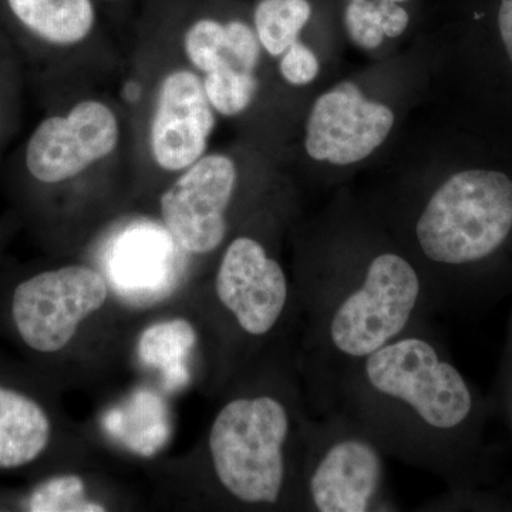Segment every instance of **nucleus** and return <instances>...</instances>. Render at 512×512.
I'll list each match as a JSON object with an SVG mask.
<instances>
[{
	"label": "nucleus",
	"instance_id": "nucleus-1",
	"mask_svg": "<svg viewBox=\"0 0 512 512\" xmlns=\"http://www.w3.org/2000/svg\"><path fill=\"white\" fill-rule=\"evenodd\" d=\"M328 410L356 420L387 457L440 478L451 501L476 498L490 478L493 404L458 369L430 320L346 370Z\"/></svg>",
	"mask_w": 512,
	"mask_h": 512
},
{
	"label": "nucleus",
	"instance_id": "nucleus-2",
	"mask_svg": "<svg viewBox=\"0 0 512 512\" xmlns=\"http://www.w3.org/2000/svg\"><path fill=\"white\" fill-rule=\"evenodd\" d=\"M306 402L322 414L333 383L350 367L433 315L423 276L399 251L306 265L295 281Z\"/></svg>",
	"mask_w": 512,
	"mask_h": 512
},
{
	"label": "nucleus",
	"instance_id": "nucleus-3",
	"mask_svg": "<svg viewBox=\"0 0 512 512\" xmlns=\"http://www.w3.org/2000/svg\"><path fill=\"white\" fill-rule=\"evenodd\" d=\"M434 312H477L512 295V170H458L424 202L413 225Z\"/></svg>",
	"mask_w": 512,
	"mask_h": 512
},
{
	"label": "nucleus",
	"instance_id": "nucleus-4",
	"mask_svg": "<svg viewBox=\"0 0 512 512\" xmlns=\"http://www.w3.org/2000/svg\"><path fill=\"white\" fill-rule=\"evenodd\" d=\"M306 404L299 369L284 386L242 390L222 404L208 433V457L229 501L303 511Z\"/></svg>",
	"mask_w": 512,
	"mask_h": 512
},
{
	"label": "nucleus",
	"instance_id": "nucleus-5",
	"mask_svg": "<svg viewBox=\"0 0 512 512\" xmlns=\"http://www.w3.org/2000/svg\"><path fill=\"white\" fill-rule=\"evenodd\" d=\"M386 453L356 420L328 410L306 423L303 511H396L387 488Z\"/></svg>",
	"mask_w": 512,
	"mask_h": 512
},
{
	"label": "nucleus",
	"instance_id": "nucleus-6",
	"mask_svg": "<svg viewBox=\"0 0 512 512\" xmlns=\"http://www.w3.org/2000/svg\"><path fill=\"white\" fill-rule=\"evenodd\" d=\"M214 292L222 312L245 340L264 342L289 320L298 322L295 285L264 242L251 235H238L225 247Z\"/></svg>",
	"mask_w": 512,
	"mask_h": 512
},
{
	"label": "nucleus",
	"instance_id": "nucleus-7",
	"mask_svg": "<svg viewBox=\"0 0 512 512\" xmlns=\"http://www.w3.org/2000/svg\"><path fill=\"white\" fill-rule=\"evenodd\" d=\"M121 141L117 111L100 99H84L47 114L20 154V170L37 188L70 183L116 153Z\"/></svg>",
	"mask_w": 512,
	"mask_h": 512
},
{
	"label": "nucleus",
	"instance_id": "nucleus-8",
	"mask_svg": "<svg viewBox=\"0 0 512 512\" xmlns=\"http://www.w3.org/2000/svg\"><path fill=\"white\" fill-rule=\"evenodd\" d=\"M107 298L109 285L97 269L64 265L20 282L10 311L25 345L52 355L72 343L80 325L100 311Z\"/></svg>",
	"mask_w": 512,
	"mask_h": 512
},
{
	"label": "nucleus",
	"instance_id": "nucleus-9",
	"mask_svg": "<svg viewBox=\"0 0 512 512\" xmlns=\"http://www.w3.org/2000/svg\"><path fill=\"white\" fill-rule=\"evenodd\" d=\"M237 184V165L220 153H207L178 173L160 197L161 221L178 247L200 256L222 247Z\"/></svg>",
	"mask_w": 512,
	"mask_h": 512
},
{
	"label": "nucleus",
	"instance_id": "nucleus-10",
	"mask_svg": "<svg viewBox=\"0 0 512 512\" xmlns=\"http://www.w3.org/2000/svg\"><path fill=\"white\" fill-rule=\"evenodd\" d=\"M217 113L205 96L201 74L178 67L161 77L148 120L147 144L153 163L178 174L207 154Z\"/></svg>",
	"mask_w": 512,
	"mask_h": 512
},
{
	"label": "nucleus",
	"instance_id": "nucleus-11",
	"mask_svg": "<svg viewBox=\"0 0 512 512\" xmlns=\"http://www.w3.org/2000/svg\"><path fill=\"white\" fill-rule=\"evenodd\" d=\"M393 124L386 104L367 100L355 83L343 82L313 104L305 150L313 160L333 165L359 163L382 146Z\"/></svg>",
	"mask_w": 512,
	"mask_h": 512
},
{
	"label": "nucleus",
	"instance_id": "nucleus-12",
	"mask_svg": "<svg viewBox=\"0 0 512 512\" xmlns=\"http://www.w3.org/2000/svg\"><path fill=\"white\" fill-rule=\"evenodd\" d=\"M6 22L29 62L83 45L97 25L94 0H2Z\"/></svg>",
	"mask_w": 512,
	"mask_h": 512
},
{
	"label": "nucleus",
	"instance_id": "nucleus-13",
	"mask_svg": "<svg viewBox=\"0 0 512 512\" xmlns=\"http://www.w3.org/2000/svg\"><path fill=\"white\" fill-rule=\"evenodd\" d=\"M50 440L52 421L40 403L0 384V470L35 463Z\"/></svg>",
	"mask_w": 512,
	"mask_h": 512
},
{
	"label": "nucleus",
	"instance_id": "nucleus-14",
	"mask_svg": "<svg viewBox=\"0 0 512 512\" xmlns=\"http://www.w3.org/2000/svg\"><path fill=\"white\" fill-rule=\"evenodd\" d=\"M311 15L308 0H261L254 12V30L262 50L274 57L284 55Z\"/></svg>",
	"mask_w": 512,
	"mask_h": 512
},
{
	"label": "nucleus",
	"instance_id": "nucleus-15",
	"mask_svg": "<svg viewBox=\"0 0 512 512\" xmlns=\"http://www.w3.org/2000/svg\"><path fill=\"white\" fill-rule=\"evenodd\" d=\"M202 77L205 96L215 113L237 117L249 109L258 92L255 73L247 72L229 62L227 57Z\"/></svg>",
	"mask_w": 512,
	"mask_h": 512
},
{
	"label": "nucleus",
	"instance_id": "nucleus-16",
	"mask_svg": "<svg viewBox=\"0 0 512 512\" xmlns=\"http://www.w3.org/2000/svg\"><path fill=\"white\" fill-rule=\"evenodd\" d=\"M195 343L197 332L188 320H164L144 330L138 342V355L147 365L170 372L181 366Z\"/></svg>",
	"mask_w": 512,
	"mask_h": 512
},
{
	"label": "nucleus",
	"instance_id": "nucleus-17",
	"mask_svg": "<svg viewBox=\"0 0 512 512\" xmlns=\"http://www.w3.org/2000/svg\"><path fill=\"white\" fill-rule=\"evenodd\" d=\"M30 512H103L104 504L87 498L86 483L77 474H62L37 484L25 501Z\"/></svg>",
	"mask_w": 512,
	"mask_h": 512
},
{
	"label": "nucleus",
	"instance_id": "nucleus-18",
	"mask_svg": "<svg viewBox=\"0 0 512 512\" xmlns=\"http://www.w3.org/2000/svg\"><path fill=\"white\" fill-rule=\"evenodd\" d=\"M181 47L192 70L201 76L210 73L227 57V23L208 16L192 20L181 37Z\"/></svg>",
	"mask_w": 512,
	"mask_h": 512
},
{
	"label": "nucleus",
	"instance_id": "nucleus-19",
	"mask_svg": "<svg viewBox=\"0 0 512 512\" xmlns=\"http://www.w3.org/2000/svg\"><path fill=\"white\" fill-rule=\"evenodd\" d=\"M15 50L0 35V148L15 126L18 114L19 80Z\"/></svg>",
	"mask_w": 512,
	"mask_h": 512
},
{
	"label": "nucleus",
	"instance_id": "nucleus-20",
	"mask_svg": "<svg viewBox=\"0 0 512 512\" xmlns=\"http://www.w3.org/2000/svg\"><path fill=\"white\" fill-rule=\"evenodd\" d=\"M345 25L350 39L362 49L372 50L382 45L384 33L376 2L352 0L346 8Z\"/></svg>",
	"mask_w": 512,
	"mask_h": 512
},
{
	"label": "nucleus",
	"instance_id": "nucleus-21",
	"mask_svg": "<svg viewBox=\"0 0 512 512\" xmlns=\"http://www.w3.org/2000/svg\"><path fill=\"white\" fill-rule=\"evenodd\" d=\"M262 46L255 30L242 20L227 22V59L235 66L255 73L261 62Z\"/></svg>",
	"mask_w": 512,
	"mask_h": 512
},
{
	"label": "nucleus",
	"instance_id": "nucleus-22",
	"mask_svg": "<svg viewBox=\"0 0 512 512\" xmlns=\"http://www.w3.org/2000/svg\"><path fill=\"white\" fill-rule=\"evenodd\" d=\"M279 72L286 83L292 86H306L318 76V57L308 46L296 40L281 56Z\"/></svg>",
	"mask_w": 512,
	"mask_h": 512
},
{
	"label": "nucleus",
	"instance_id": "nucleus-23",
	"mask_svg": "<svg viewBox=\"0 0 512 512\" xmlns=\"http://www.w3.org/2000/svg\"><path fill=\"white\" fill-rule=\"evenodd\" d=\"M380 25L384 36L399 37L409 25V13L393 0H377Z\"/></svg>",
	"mask_w": 512,
	"mask_h": 512
},
{
	"label": "nucleus",
	"instance_id": "nucleus-24",
	"mask_svg": "<svg viewBox=\"0 0 512 512\" xmlns=\"http://www.w3.org/2000/svg\"><path fill=\"white\" fill-rule=\"evenodd\" d=\"M494 413H500L507 423L512 434V369L500 367L497 382H495L494 396L490 400Z\"/></svg>",
	"mask_w": 512,
	"mask_h": 512
},
{
	"label": "nucleus",
	"instance_id": "nucleus-25",
	"mask_svg": "<svg viewBox=\"0 0 512 512\" xmlns=\"http://www.w3.org/2000/svg\"><path fill=\"white\" fill-rule=\"evenodd\" d=\"M501 367H511L512 369V355H504Z\"/></svg>",
	"mask_w": 512,
	"mask_h": 512
},
{
	"label": "nucleus",
	"instance_id": "nucleus-26",
	"mask_svg": "<svg viewBox=\"0 0 512 512\" xmlns=\"http://www.w3.org/2000/svg\"><path fill=\"white\" fill-rule=\"evenodd\" d=\"M393 2H397V3H399V2H406V0H393Z\"/></svg>",
	"mask_w": 512,
	"mask_h": 512
},
{
	"label": "nucleus",
	"instance_id": "nucleus-27",
	"mask_svg": "<svg viewBox=\"0 0 512 512\" xmlns=\"http://www.w3.org/2000/svg\"><path fill=\"white\" fill-rule=\"evenodd\" d=\"M109 2H114V0H109Z\"/></svg>",
	"mask_w": 512,
	"mask_h": 512
}]
</instances>
